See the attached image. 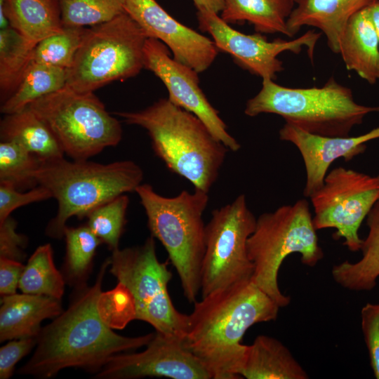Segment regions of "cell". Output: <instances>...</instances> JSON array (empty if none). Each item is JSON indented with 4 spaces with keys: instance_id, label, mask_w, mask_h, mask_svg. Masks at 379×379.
Segmentation results:
<instances>
[{
    "instance_id": "6da1fadb",
    "label": "cell",
    "mask_w": 379,
    "mask_h": 379,
    "mask_svg": "<svg viewBox=\"0 0 379 379\" xmlns=\"http://www.w3.org/2000/svg\"><path fill=\"white\" fill-rule=\"evenodd\" d=\"M109 267L107 258L93 284L74 288L67 308L42 327L31 358L18 374L49 379L67 368L95 374L112 356L135 351L152 339L154 333L136 337L119 335L102 319L98 302Z\"/></svg>"
},
{
    "instance_id": "7a4b0ae2",
    "label": "cell",
    "mask_w": 379,
    "mask_h": 379,
    "mask_svg": "<svg viewBox=\"0 0 379 379\" xmlns=\"http://www.w3.org/2000/svg\"><path fill=\"white\" fill-rule=\"evenodd\" d=\"M184 345L206 367L212 379L241 378L253 325L274 321L279 305L251 280L218 290L195 302Z\"/></svg>"
},
{
    "instance_id": "3957f363",
    "label": "cell",
    "mask_w": 379,
    "mask_h": 379,
    "mask_svg": "<svg viewBox=\"0 0 379 379\" xmlns=\"http://www.w3.org/2000/svg\"><path fill=\"white\" fill-rule=\"evenodd\" d=\"M114 114L126 124L147 131L154 154L171 172L195 189L209 192L229 149L197 117L168 98L142 110Z\"/></svg>"
},
{
    "instance_id": "277c9868",
    "label": "cell",
    "mask_w": 379,
    "mask_h": 379,
    "mask_svg": "<svg viewBox=\"0 0 379 379\" xmlns=\"http://www.w3.org/2000/svg\"><path fill=\"white\" fill-rule=\"evenodd\" d=\"M143 176L140 166L131 160L106 164L64 157L41 161L35 179L58 202L57 213L48 223L46 234L62 239L70 218L83 219L103 203L135 192Z\"/></svg>"
},
{
    "instance_id": "5b68a950",
    "label": "cell",
    "mask_w": 379,
    "mask_h": 379,
    "mask_svg": "<svg viewBox=\"0 0 379 379\" xmlns=\"http://www.w3.org/2000/svg\"><path fill=\"white\" fill-rule=\"evenodd\" d=\"M145 209L151 235L158 239L180 280L190 303L197 302L201 291V270L205 252L203 213L208 192L182 190L172 197L158 194L152 186L140 184L135 190Z\"/></svg>"
},
{
    "instance_id": "8992f818",
    "label": "cell",
    "mask_w": 379,
    "mask_h": 379,
    "mask_svg": "<svg viewBox=\"0 0 379 379\" xmlns=\"http://www.w3.org/2000/svg\"><path fill=\"white\" fill-rule=\"evenodd\" d=\"M379 112V106L358 104L352 90L331 77L321 87L288 88L262 79L260 91L246 104L248 117L269 113L284 118L311 134L347 137L366 115Z\"/></svg>"
},
{
    "instance_id": "52a82bcc",
    "label": "cell",
    "mask_w": 379,
    "mask_h": 379,
    "mask_svg": "<svg viewBox=\"0 0 379 379\" xmlns=\"http://www.w3.org/2000/svg\"><path fill=\"white\" fill-rule=\"evenodd\" d=\"M314 227L310 204L300 199L256 218L247 250L253 265L251 281L280 307L287 306L291 297L281 291L278 274L284 260L298 253L303 265L314 267L324 257Z\"/></svg>"
},
{
    "instance_id": "ba28073f",
    "label": "cell",
    "mask_w": 379,
    "mask_h": 379,
    "mask_svg": "<svg viewBox=\"0 0 379 379\" xmlns=\"http://www.w3.org/2000/svg\"><path fill=\"white\" fill-rule=\"evenodd\" d=\"M147 39L126 12L86 28L67 69L66 86L77 92L91 93L112 81L136 76L144 68Z\"/></svg>"
},
{
    "instance_id": "9c48e42d",
    "label": "cell",
    "mask_w": 379,
    "mask_h": 379,
    "mask_svg": "<svg viewBox=\"0 0 379 379\" xmlns=\"http://www.w3.org/2000/svg\"><path fill=\"white\" fill-rule=\"evenodd\" d=\"M27 107L51 130L65 154L86 160L122 139L120 122L93 93L67 86L44 95Z\"/></svg>"
},
{
    "instance_id": "30bf717a",
    "label": "cell",
    "mask_w": 379,
    "mask_h": 379,
    "mask_svg": "<svg viewBox=\"0 0 379 379\" xmlns=\"http://www.w3.org/2000/svg\"><path fill=\"white\" fill-rule=\"evenodd\" d=\"M109 272L130 293L135 319L152 326L155 331L185 338L189 315L173 305L168 291L172 273L166 262L159 260L154 237L142 245L112 251Z\"/></svg>"
},
{
    "instance_id": "8fae6325",
    "label": "cell",
    "mask_w": 379,
    "mask_h": 379,
    "mask_svg": "<svg viewBox=\"0 0 379 379\" xmlns=\"http://www.w3.org/2000/svg\"><path fill=\"white\" fill-rule=\"evenodd\" d=\"M256 218L246 196L215 209L205 228V252L201 270L202 298L218 290L251 280L253 265L247 242Z\"/></svg>"
},
{
    "instance_id": "7c38bea8",
    "label": "cell",
    "mask_w": 379,
    "mask_h": 379,
    "mask_svg": "<svg viewBox=\"0 0 379 379\" xmlns=\"http://www.w3.org/2000/svg\"><path fill=\"white\" fill-rule=\"evenodd\" d=\"M310 198L315 229H335L333 238H343V245L357 252L363 242L359 227L379 200V175L339 166L327 173L322 186Z\"/></svg>"
},
{
    "instance_id": "4fadbf2b",
    "label": "cell",
    "mask_w": 379,
    "mask_h": 379,
    "mask_svg": "<svg viewBox=\"0 0 379 379\" xmlns=\"http://www.w3.org/2000/svg\"><path fill=\"white\" fill-rule=\"evenodd\" d=\"M197 17L199 29L212 36L218 51L229 53L238 65L262 79L274 80L284 69L278 55L284 51L299 54L305 46L312 60L321 35V32L309 30L291 41L277 39L269 41L260 33L246 34L233 29L215 12L199 10Z\"/></svg>"
},
{
    "instance_id": "5bb4252c",
    "label": "cell",
    "mask_w": 379,
    "mask_h": 379,
    "mask_svg": "<svg viewBox=\"0 0 379 379\" xmlns=\"http://www.w3.org/2000/svg\"><path fill=\"white\" fill-rule=\"evenodd\" d=\"M184 338L155 331L139 352H121L109 359L94 375L97 379L165 377L173 379H212L204 364L184 345Z\"/></svg>"
},
{
    "instance_id": "9a60e30c",
    "label": "cell",
    "mask_w": 379,
    "mask_h": 379,
    "mask_svg": "<svg viewBox=\"0 0 379 379\" xmlns=\"http://www.w3.org/2000/svg\"><path fill=\"white\" fill-rule=\"evenodd\" d=\"M143 64L144 68L152 72L164 83L171 102L197 117L229 150L240 149V144L229 133L219 112L200 88L199 72L171 58L168 48L152 38L145 41Z\"/></svg>"
},
{
    "instance_id": "2e32d148",
    "label": "cell",
    "mask_w": 379,
    "mask_h": 379,
    "mask_svg": "<svg viewBox=\"0 0 379 379\" xmlns=\"http://www.w3.org/2000/svg\"><path fill=\"white\" fill-rule=\"evenodd\" d=\"M124 11L147 38L164 44L177 61L199 73L214 62L218 49L213 41L179 22L156 0H124Z\"/></svg>"
},
{
    "instance_id": "e0dca14e",
    "label": "cell",
    "mask_w": 379,
    "mask_h": 379,
    "mask_svg": "<svg viewBox=\"0 0 379 379\" xmlns=\"http://www.w3.org/2000/svg\"><path fill=\"white\" fill-rule=\"evenodd\" d=\"M279 139L293 143L299 150L306 171L303 194L310 197L323 185L331 165L338 159L348 162L364 153L366 143L379 138V127L354 137H329L311 134L285 123L279 132Z\"/></svg>"
},
{
    "instance_id": "ac0fdd59",
    "label": "cell",
    "mask_w": 379,
    "mask_h": 379,
    "mask_svg": "<svg viewBox=\"0 0 379 379\" xmlns=\"http://www.w3.org/2000/svg\"><path fill=\"white\" fill-rule=\"evenodd\" d=\"M378 0H294L293 8L287 19L289 37L302 27H316L324 33L329 48L339 53V44L350 19L359 11Z\"/></svg>"
},
{
    "instance_id": "d6986e66",
    "label": "cell",
    "mask_w": 379,
    "mask_h": 379,
    "mask_svg": "<svg viewBox=\"0 0 379 379\" xmlns=\"http://www.w3.org/2000/svg\"><path fill=\"white\" fill-rule=\"evenodd\" d=\"M63 312L61 300L27 293L1 297L0 342L37 338L46 319H54Z\"/></svg>"
},
{
    "instance_id": "ffe728a7",
    "label": "cell",
    "mask_w": 379,
    "mask_h": 379,
    "mask_svg": "<svg viewBox=\"0 0 379 379\" xmlns=\"http://www.w3.org/2000/svg\"><path fill=\"white\" fill-rule=\"evenodd\" d=\"M339 54L346 68L368 83L379 79V39L369 7L350 19L340 41Z\"/></svg>"
},
{
    "instance_id": "44dd1931",
    "label": "cell",
    "mask_w": 379,
    "mask_h": 379,
    "mask_svg": "<svg viewBox=\"0 0 379 379\" xmlns=\"http://www.w3.org/2000/svg\"><path fill=\"white\" fill-rule=\"evenodd\" d=\"M1 29L11 27L36 44L63 27L58 0L0 1Z\"/></svg>"
},
{
    "instance_id": "7402d4cb",
    "label": "cell",
    "mask_w": 379,
    "mask_h": 379,
    "mask_svg": "<svg viewBox=\"0 0 379 379\" xmlns=\"http://www.w3.org/2000/svg\"><path fill=\"white\" fill-rule=\"evenodd\" d=\"M240 376L247 379H307L309 376L279 340L258 335L247 345Z\"/></svg>"
},
{
    "instance_id": "603a6c76",
    "label": "cell",
    "mask_w": 379,
    "mask_h": 379,
    "mask_svg": "<svg viewBox=\"0 0 379 379\" xmlns=\"http://www.w3.org/2000/svg\"><path fill=\"white\" fill-rule=\"evenodd\" d=\"M0 139L20 145L41 161L58 159L65 155L51 130L28 107L4 114L0 123Z\"/></svg>"
},
{
    "instance_id": "cb8c5ba5",
    "label": "cell",
    "mask_w": 379,
    "mask_h": 379,
    "mask_svg": "<svg viewBox=\"0 0 379 379\" xmlns=\"http://www.w3.org/2000/svg\"><path fill=\"white\" fill-rule=\"evenodd\" d=\"M368 233L363 240L361 259L345 260L333 267L331 274L341 287L354 291H371L379 277V200L366 216Z\"/></svg>"
},
{
    "instance_id": "d4e9b609",
    "label": "cell",
    "mask_w": 379,
    "mask_h": 379,
    "mask_svg": "<svg viewBox=\"0 0 379 379\" xmlns=\"http://www.w3.org/2000/svg\"><path fill=\"white\" fill-rule=\"evenodd\" d=\"M221 18L227 23L247 21L258 33H281L289 37L286 22L294 0H224Z\"/></svg>"
},
{
    "instance_id": "484cf974",
    "label": "cell",
    "mask_w": 379,
    "mask_h": 379,
    "mask_svg": "<svg viewBox=\"0 0 379 379\" xmlns=\"http://www.w3.org/2000/svg\"><path fill=\"white\" fill-rule=\"evenodd\" d=\"M67 69L31 62L14 93L1 105L4 114L26 108L36 100L66 86Z\"/></svg>"
},
{
    "instance_id": "4316f807",
    "label": "cell",
    "mask_w": 379,
    "mask_h": 379,
    "mask_svg": "<svg viewBox=\"0 0 379 379\" xmlns=\"http://www.w3.org/2000/svg\"><path fill=\"white\" fill-rule=\"evenodd\" d=\"M65 255L61 272L65 283L76 288L87 283L95 252L102 241L86 225L66 226Z\"/></svg>"
},
{
    "instance_id": "83f0119b",
    "label": "cell",
    "mask_w": 379,
    "mask_h": 379,
    "mask_svg": "<svg viewBox=\"0 0 379 379\" xmlns=\"http://www.w3.org/2000/svg\"><path fill=\"white\" fill-rule=\"evenodd\" d=\"M34 44L11 27L0 31V97L6 101L16 90L32 62Z\"/></svg>"
},
{
    "instance_id": "f1b7e54d",
    "label": "cell",
    "mask_w": 379,
    "mask_h": 379,
    "mask_svg": "<svg viewBox=\"0 0 379 379\" xmlns=\"http://www.w3.org/2000/svg\"><path fill=\"white\" fill-rule=\"evenodd\" d=\"M65 281L55 265L50 244L39 246L25 265L18 288L22 293L62 299Z\"/></svg>"
},
{
    "instance_id": "f546056e",
    "label": "cell",
    "mask_w": 379,
    "mask_h": 379,
    "mask_svg": "<svg viewBox=\"0 0 379 379\" xmlns=\"http://www.w3.org/2000/svg\"><path fill=\"white\" fill-rule=\"evenodd\" d=\"M41 160L20 145L0 142V184L17 190L32 189L38 185L34 174Z\"/></svg>"
},
{
    "instance_id": "4dcf8cb0",
    "label": "cell",
    "mask_w": 379,
    "mask_h": 379,
    "mask_svg": "<svg viewBox=\"0 0 379 379\" xmlns=\"http://www.w3.org/2000/svg\"><path fill=\"white\" fill-rule=\"evenodd\" d=\"M87 27H63L35 46L32 62L68 69L73 63Z\"/></svg>"
},
{
    "instance_id": "1f68e13d",
    "label": "cell",
    "mask_w": 379,
    "mask_h": 379,
    "mask_svg": "<svg viewBox=\"0 0 379 379\" xmlns=\"http://www.w3.org/2000/svg\"><path fill=\"white\" fill-rule=\"evenodd\" d=\"M129 198L121 194L92 210L86 216V225L112 251L119 248L126 224Z\"/></svg>"
},
{
    "instance_id": "d6a6232c",
    "label": "cell",
    "mask_w": 379,
    "mask_h": 379,
    "mask_svg": "<svg viewBox=\"0 0 379 379\" xmlns=\"http://www.w3.org/2000/svg\"><path fill=\"white\" fill-rule=\"evenodd\" d=\"M63 27H92L125 12L124 0H58Z\"/></svg>"
},
{
    "instance_id": "836d02e7",
    "label": "cell",
    "mask_w": 379,
    "mask_h": 379,
    "mask_svg": "<svg viewBox=\"0 0 379 379\" xmlns=\"http://www.w3.org/2000/svg\"><path fill=\"white\" fill-rule=\"evenodd\" d=\"M100 313L112 328H124L135 319L133 298L128 291L121 284L107 292H102L98 302Z\"/></svg>"
},
{
    "instance_id": "e575fe53",
    "label": "cell",
    "mask_w": 379,
    "mask_h": 379,
    "mask_svg": "<svg viewBox=\"0 0 379 379\" xmlns=\"http://www.w3.org/2000/svg\"><path fill=\"white\" fill-rule=\"evenodd\" d=\"M50 198L52 195L49 190L39 185L26 192H20L13 186L0 184V222L20 207Z\"/></svg>"
},
{
    "instance_id": "d590c367",
    "label": "cell",
    "mask_w": 379,
    "mask_h": 379,
    "mask_svg": "<svg viewBox=\"0 0 379 379\" xmlns=\"http://www.w3.org/2000/svg\"><path fill=\"white\" fill-rule=\"evenodd\" d=\"M361 329L375 377L379 379V303L366 304L361 312Z\"/></svg>"
},
{
    "instance_id": "8d00e7d4",
    "label": "cell",
    "mask_w": 379,
    "mask_h": 379,
    "mask_svg": "<svg viewBox=\"0 0 379 379\" xmlns=\"http://www.w3.org/2000/svg\"><path fill=\"white\" fill-rule=\"evenodd\" d=\"M16 227L17 222L11 216L0 222V258L22 262L27 239L16 232Z\"/></svg>"
},
{
    "instance_id": "74e56055",
    "label": "cell",
    "mask_w": 379,
    "mask_h": 379,
    "mask_svg": "<svg viewBox=\"0 0 379 379\" xmlns=\"http://www.w3.org/2000/svg\"><path fill=\"white\" fill-rule=\"evenodd\" d=\"M37 338L11 340L0 348V378L9 379L16 364L36 346Z\"/></svg>"
},
{
    "instance_id": "f35d334b",
    "label": "cell",
    "mask_w": 379,
    "mask_h": 379,
    "mask_svg": "<svg viewBox=\"0 0 379 379\" xmlns=\"http://www.w3.org/2000/svg\"><path fill=\"white\" fill-rule=\"evenodd\" d=\"M24 268L21 262L0 258L1 297L16 293Z\"/></svg>"
},
{
    "instance_id": "ab89813d",
    "label": "cell",
    "mask_w": 379,
    "mask_h": 379,
    "mask_svg": "<svg viewBox=\"0 0 379 379\" xmlns=\"http://www.w3.org/2000/svg\"><path fill=\"white\" fill-rule=\"evenodd\" d=\"M192 1L197 11L208 10L219 13L225 6L224 0H192Z\"/></svg>"
},
{
    "instance_id": "60d3db41",
    "label": "cell",
    "mask_w": 379,
    "mask_h": 379,
    "mask_svg": "<svg viewBox=\"0 0 379 379\" xmlns=\"http://www.w3.org/2000/svg\"><path fill=\"white\" fill-rule=\"evenodd\" d=\"M369 9L379 39V0L370 6Z\"/></svg>"
}]
</instances>
